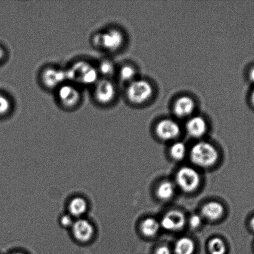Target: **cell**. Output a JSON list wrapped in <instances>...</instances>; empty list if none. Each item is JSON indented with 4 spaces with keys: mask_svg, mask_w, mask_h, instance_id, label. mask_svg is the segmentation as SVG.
<instances>
[{
    "mask_svg": "<svg viewBox=\"0 0 254 254\" xmlns=\"http://www.w3.org/2000/svg\"><path fill=\"white\" fill-rule=\"evenodd\" d=\"M157 135L164 141H170L177 138L180 134V127L171 119H164L156 127Z\"/></svg>",
    "mask_w": 254,
    "mask_h": 254,
    "instance_id": "9c48e42d",
    "label": "cell"
},
{
    "mask_svg": "<svg viewBox=\"0 0 254 254\" xmlns=\"http://www.w3.org/2000/svg\"><path fill=\"white\" fill-rule=\"evenodd\" d=\"M57 99L62 107L73 109L79 105L82 94L78 86L73 83H66L57 89Z\"/></svg>",
    "mask_w": 254,
    "mask_h": 254,
    "instance_id": "8992f818",
    "label": "cell"
},
{
    "mask_svg": "<svg viewBox=\"0 0 254 254\" xmlns=\"http://www.w3.org/2000/svg\"><path fill=\"white\" fill-rule=\"evenodd\" d=\"M93 95L95 101L101 105H109L116 96V86L110 79H99L94 85Z\"/></svg>",
    "mask_w": 254,
    "mask_h": 254,
    "instance_id": "52a82bcc",
    "label": "cell"
},
{
    "mask_svg": "<svg viewBox=\"0 0 254 254\" xmlns=\"http://www.w3.org/2000/svg\"><path fill=\"white\" fill-rule=\"evenodd\" d=\"M175 186L170 181H164L157 188L156 195L161 200H170L175 194Z\"/></svg>",
    "mask_w": 254,
    "mask_h": 254,
    "instance_id": "e0dca14e",
    "label": "cell"
},
{
    "mask_svg": "<svg viewBox=\"0 0 254 254\" xmlns=\"http://www.w3.org/2000/svg\"><path fill=\"white\" fill-rule=\"evenodd\" d=\"M99 74L103 76V78L109 79L115 72V66L111 61L104 59L99 64L98 68Z\"/></svg>",
    "mask_w": 254,
    "mask_h": 254,
    "instance_id": "ffe728a7",
    "label": "cell"
},
{
    "mask_svg": "<svg viewBox=\"0 0 254 254\" xmlns=\"http://www.w3.org/2000/svg\"><path fill=\"white\" fill-rule=\"evenodd\" d=\"M251 103H252V104H253V106L254 107V89L253 91L252 92V93H251Z\"/></svg>",
    "mask_w": 254,
    "mask_h": 254,
    "instance_id": "f546056e",
    "label": "cell"
},
{
    "mask_svg": "<svg viewBox=\"0 0 254 254\" xmlns=\"http://www.w3.org/2000/svg\"><path fill=\"white\" fill-rule=\"evenodd\" d=\"M186 129L189 135L193 138H200L205 135L208 126L205 119L200 116H195L187 122Z\"/></svg>",
    "mask_w": 254,
    "mask_h": 254,
    "instance_id": "7c38bea8",
    "label": "cell"
},
{
    "mask_svg": "<svg viewBox=\"0 0 254 254\" xmlns=\"http://www.w3.org/2000/svg\"><path fill=\"white\" fill-rule=\"evenodd\" d=\"M92 42L96 48L114 52L123 47L124 37L123 32L119 29L110 28L94 34Z\"/></svg>",
    "mask_w": 254,
    "mask_h": 254,
    "instance_id": "3957f363",
    "label": "cell"
},
{
    "mask_svg": "<svg viewBox=\"0 0 254 254\" xmlns=\"http://www.w3.org/2000/svg\"><path fill=\"white\" fill-rule=\"evenodd\" d=\"M5 56V51L2 47L0 46V62L4 59Z\"/></svg>",
    "mask_w": 254,
    "mask_h": 254,
    "instance_id": "83f0119b",
    "label": "cell"
},
{
    "mask_svg": "<svg viewBox=\"0 0 254 254\" xmlns=\"http://www.w3.org/2000/svg\"><path fill=\"white\" fill-rule=\"evenodd\" d=\"M186 147L182 142H176L171 146L170 149V154L174 160H183L186 156Z\"/></svg>",
    "mask_w": 254,
    "mask_h": 254,
    "instance_id": "44dd1931",
    "label": "cell"
},
{
    "mask_svg": "<svg viewBox=\"0 0 254 254\" xmlns=\"http://www.w3.org/2000/svg\"><path fill=\"white\" fill-rule=\"evenodd\" d=\"M188 223L191 228L193 229L198 228L202 224V218L198 215H193L189 219Z\"/></svg>",
    "mask_w": 254,
    "mask_h": 254,
    "instance_id": "cb8c5ba5",
    "label": "cell"
},
{
    "mask_svg": "<svg viewBox=\"0 0 254 254\" xmlns=\"http://www.w3.org/2000/svg\"><path fill=\"white\" fill-rule=\"evenodd\" d=\"M161 226L169 231H178L182 230L186 224L185 215L179 210H171L162 218Z\"/></svg>",
    "mask_w": 254,
    "mask_h": 254,
    "instance_id": "30bf717a",
    "label": "cell"
},
{
    "mask_svg": "<svg viewBox=\"0 0 254 254\" xmlns=\"http://www.w3.org/2000/svg\"><path fill=\"white\" fill-rule=\"evenodd\" d=\"M176 184L181 190L186 193H191L199 188L201 178L198 171L191 167L184 166L176 173Z\"/></svg>",
    "mask_w": 254,
    "mask_h": 254,
    "instance_id": "5b68a950",
    "label": "cell"
},
{
    "mask_svg": "<svg viewBox=\"0 0 254 254\" xmlns=\"http://www.w3.org/2000/svg\"><path fill=\"white\" fill-rule=\"evenodd\" d=\"M61 223L64 227L72 228V225H73L74 223V221L71 215H66L62 216L61 218Z\"/></svg>",
    "mask_w": 254,
    "mask_h": 254,
    "instance_id": "d4e9b609",
    "label": "cell"
},
{
    "mask_svg": "<svg viewBox=\"0 0 254 254\" xmlns=\"http://www.w3.org/2000/svg\"><path fill=\"white\" fill-rule=\"evenodd\" d=\"M225 212L223 205L218 201H210L204 205L201 209L203 217L210 221H216L222 217Z\"/></svg>",
    "mask_w": 254,
    "mask_h": 254,
    "instance_id": "5bb4252c",
    "label": "cell"
},
{
    "mask_svg": "<svg viewBox=\"0 0 254 254\" xmlns=\"http://www.w3.org/2000/svg\"><path fill=\"white\" fill-rule=\"evenodd\" d=\"M208 250L210 254H226L227 248L222 239L214 238L209 241Z\"/></svg>",
    "mask_w": 254,
    "mask_h": 254,
    "instance_id": "d6986e66",
    "label": "cell"
},
{
    "mask_svg": "<svg viewBox=\"0 0 254 254\" xmlns=\"http://www.w3.org/2000/svg\"><path fill=\"white\" fill-rule=\"evenodd\" d=\"M250 227L254 232V216L251 219L250 223Z\"/></svg>",
    "mask_w": 254,
    "mask_h": 254,
    "instance_id": "f1b7e54d",
    "label": "cell"
},
{
    "mask_svg": "<svg viewBox=\"0 0 254 254\" xmlns=\"http://www.w3.org/2000/svg\"><path fill=\"white\" fill-rule=\"evenodd\" d=\"M195 251V244L191 238L182 237L176 241L174 253L175 254H193Z\"/></svg>",
    "mask_w": 254,
    "mask_h": 254,
    "instance_id": "2e32d148",
    "label": "cell"
},
{
    "mask_svg": "<svg viewBox=\"0 0 254 254\" xmlns=\"http://www.w3.org/2000/svg\"><path fill=\"white\" fill-rule=\"evenodd\" d=\"M161 228L160 222L153 218L145 219L141 225V231L148 238L154 237L159 233Z\"/></svg>",
    "mask_w": 254,
    "mask_h": 254,
    "instance_id": "9a60e30c",
    "label": "cell"
},
{
    "mask_svg": "<svg viewBox=\"0 0 254 254\" xmlns=\"http://www.w3.org/2000/svg\"><path fill=\"white\" fill-rule=\"evenodd\" d=\"M72 233L75 238L81 243L88 242L93 235L94 229L89 221L84 219L74 221L72 226Z\"/></svg>",
    "mask_w": 254,
    "mask_h": 254,
    "instance_id": "8fae6325",
    "label": "cell"
},
{
    "mask_svg": "<svg viewBox=\"0 0 254 254\" xmlns=\"http://www.w3.org/2000/svg\"><path fill=\"white\" fill-rule=\"evenodd\" d=\"M136 76V69L128 64L122 66L119 71V78L122 81L126 82V83H130L135 80Z\"/></svg>",
    "mask_w": 254,
    "mask_h": 254,
    "instance_id": "7402d4cb",
    "label": "cell"
},
{
    "mask_svg": "<svg viewBox=\"0 0 254 254\" xmlns=\"http://www.w3.org/2000/svg\"><path fill=\"white\" fill-rule=\"evenodd\" d=\"M24 254L17 253H14V254Z\"/></svg>",
    "mask_w": 254,
    "mask_h": 254,
    "instance_id": "4dcf8cb0",
    "label": "cell"
},
{
    "mask_svg": "<svg viewBox=\"0 0 254 254\" xmlns=\"http://www.w3.org/2000/svg\"><path fill=\"white\" fill-rule=\"evenodd\" d=\"M155 254H171V251L168 246H162L157 249Z\"/></svg>",
    "mask_w": 254,
    "mask_h": 254,
    "instance_id": "484cf974",
    "label": "cell"
},
{
    "mask_svg": "<svg viewBox=\"0 0 254 254\" xmlns=\"http://www.w3.org/2000/svg\"><path fill=\"white\" fill-rule=\"evenodd\" d=\"M12 104L8 97L0 94V116L7 115L11 111Z\"/></svg>",
    "mask_w": 254,
    "mask_h": 254,
    "instance_id": "603a6c76",
    "label": "cell"
},
{
    "mask_svg": "<svg viewBox=\"0 0 254 254\" xmlns=\"http://www.w3.org/2000/svg\"><path fill=\"white\" fill-rule=\"evenodd\" d=\"M41 80L42 84L49 89H57L67 83L66 69L48 67L42 71Z\"/></svg>",
    "mask_w": 254,
    "mask_h": 254,
    "instance_id": "ba28073f",
    "label": "cell"
},
{
    "mask_svg": "<svg viewBox=\"0 0 254 254\" xmlns=\"http://www.w3.org/2000/svg\"><path fill=\"white\" fill-rule=\"evenodd\" d=\"M153 88L151 83L144 79H135L129 83L126 95L131 103L141 104L149 100L153 96Z\"/></svg>",
    "mask_w": 254,
    "mask_h": 254,
    "instance_id": "277c9868",
    "label": "cell"
},
{
    "mask_svg": "<svg viewBox=\"0 0 254 254\" xmlns=\"http://www.w3.org/2000/svg\"><path fill=\"white\" fill-rule=\"evenodd\" d=\"M195 103L193 99L188 96H181L175 101L173 111L178 118H186L190 116L195 111Z\"/></svg>",
    "mask_w": 254,
    "mask_h": 254,
    "instance_id": "4fadbf2b",
    "label": "cell"
},
{
    "mask_svg": "<svg viewBox=\"0 0 254 254\" xmlns=\"http://www.w3.org/2000/svg\"><path fill=\"white\" fill-rule=\"evenodd\" d=\"M69 212L72 216L80 217L86 212L87 203L83 198L76 197L72 199L69 206Z\"/></svg>",
    "mask_w": 254,
    "mask_h": 254,
    "instance_id": "ac0fdd59",
    "label": "cell"
},
{
    "mask_svg": "<svg viewBox=\"0 0 254 254\" xmlns=\"http://www.w3.org/2000/svg\"><path fill=\"white\" fill-rule=\"evenodd\" d=\"M249 78L251 83L254 84V66L251 68L250 72H249Z\"/></svg>",
    "mask_w": 254,
    "mask_h": 254,
    "instance_id": "4316f807",
    "label": "cell"
},
{
    "mask_svg": "<svg viewBox=\"0 0 254 254\" xmlns=\"http://www.w3.org/2000/svg\"><path fill=\"white\" fill-rule=\"evenodd\" d=\"M190 160L195 166L208 168L215 165L219 159L218 149L212 144L200 141L194 144L190 153Z\"/></svg>",
    "mask_w": 254,
    "mask_h": 254,
    "instance_id": "7a4b0ae2",
    "label": "cell"
},
{
    "mask_svg": "<svg viewBox=\"0 0 254 254\" xmlns=\"http://www.w3.org/2000/svg\"><path fill=\"white\" fill-rule=\"evenodd\" d=\"M67 83L82 86L94 85L99 80L98 69L88 62L77 61L66 69Z\"/></svg>",
    "mask_w": 254,
    "mask_h": 254,
    "instance_id": "6da1fadb",
    "label": "cell"
}]
</instances>
